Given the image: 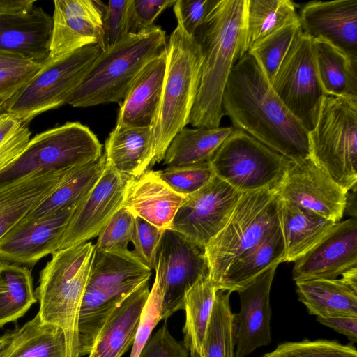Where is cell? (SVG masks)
Returning a JSON list of instances; mask_svg holds the SVG:
<instances>
[{
    "mask_svg": "<svg viewBox=\"0 0 357 357\" xmlns=\"http://www.w3.org/2000/svg\"><path fill=\"white\" fill-rule=\"evenodd\" d=\"M298 16L304 34L326 41L357 61V0L310 1Z\"/></svg>",
    "mask_w": 357,
    "mask_h": 357,
    "instance_id": "cell-20",
    "label": "cell"
},
{
    "mask_svg": "<svg viewBox=\"0 0 357 357\" xmlns=\"http://www.w3.org/2000/svg\"><path fill=\"white\" fill-rule=\"evenodd\" d=\"M174 3V0H130V33H137L153 27L158 15Z\"/></svg>",
    "mask_w": 357,
    "mask_h": 357,
    "instance_id": "cell-47",
    "label": "cell"
},
{
    "mask_svg": "<svg viewBox=\"0 0 357 357\" xmlns=\"http://www.w3.org/2000/svg\"><path fill=\"white\" fill-rule=\"evenodd\" d=\"M42 66L40 63H31L0 69V98L9 100L33 77Z\"/></svg>",
    "mask_w": 357,
    "mask_h": 357,
    "instance_id": "cell-50",
    "label": "cell"
},
{
    "mask_svg": "<svg viewBox=\"0 0 357 357\" xmlns=\"http://www.w3.org/2000/svg\"><path fill=\"white\" fill-rule=\"evenodd\" d=\"M102 144L79 122H67L36 135L21 155L0 174V183L30 173L62 171L98 160Z\"/></svg>",
    "mask_w": 357,
    "mask_h": 357,
    "instance_id": "cell-8",
    "label": "cell"
},
{
    "mask_svg": "<svg viewBox=\"0 0 357 357\" xmlns=\"http://www.w3.org/2000/svg\"><path fill=\"white\" fill-rule=\"evenodd\" d=\"M215 0H176L173 5L177 24L190 36L195 37Z\"/></svg>",
    "mask_w": 357,
    "mask_h": 357,
    "instance_id": "cell-46",
    "label": "cell"
},
{
    "mask_svg": "<svg viewBox=\"0 0 357 357\" xmlns=\"http://www.w3.org/2000/svg\"><path fill=\"white\" fill-rule=\"evenodd\" d=\"M203 56L195 37L177 24L166 47V70L151 127V169L163 160L174 137L189 123L199 86Z\"/></svg>",
    "mask_w": 357,
    "mask_h": 357,
    "instance_id": "cell-3",
    "label": "cell"
},
{
    "mask_svg": "<svg viewBox=\"0 0 357 357\" xmlns=\"http://www.w3.org/2000/svg\"><path fill=\"white\" fill-rule=\"evenodd\" d=\"M77 206L34 221L20 220L0 240V261L33 266L59 250V243Z\"/></svg>",
    "mask_w": 357,
    "mask_h": 357,
    "instance_id": "cell-17",
    "label": "cell"
},
{
    "mask_svg": "<svg viewBox=\"0 0 357 357\" xmlns=\"http://www.w3.org/2000/svg\"><path fill=\"white\" fill-rule=\"evenodd\" d=\"M35 1L0 0V15H17L30 13L34 8Z\"/></svg>",
    "mask_w": 357,
    "mask_h": 357,
    "instance_id": "cell-52",
    "label": "cell"
},
{
    "mask_svg": "<svg viewBox=\"0 0 357 357\" xmlns=\"http://www.w3.org/2000/svg\"><path fill=\"white\" fill-rule=\"evenodd\" d=\"M106 165L105 155L95 162L73 167L60 178L54 188L22 219L34 221L59 210L77 206L94 188Z\"/></svg>",
    "mask_w": 357,
    "mask_h": 357,
    "instance_id": "cell-29",
    "label": "cell"
},
{
    "mask_svg": "<svg viewBox=\"0 0 357 357\" xmlns=\"http://www.w3.org/2000/svg\"><path fill=\"white\" fill-rule=\"evenodd\" d=\"M160 178L174 191L187 196L208 184L215 174L210 162L158 171Z\"/></svg>",
    "mask_w": 357,
    "mask_h": 357,
    "instance_id": "cell-42",
    "label": "cell"
},
{
    "mask_svg": "<svg viewBox=\"0 0 357 357\" xmlns=\"http://www.w3.org/2000/svg\"><path fill=\"white\" fill-rule=\"evenodd\" d=\"M285 248L280 225L256 248L236 260L217 286L236 291L268 268L284 261Z\"/></svg>",
    "mask_w": 357,
    "mask_h": 357,
    "instance_id": "cell-33",
    "label": "cell"
},
{
    "mask_svg": "<svg viewBox=\"0 0 357 357\" xmlns=\"http://www.w3.org/2000/svg\"><path fill=\"white\" fill-rule=\"evenodd\" d=\"M292 270L295 282L335 279L357 266V218L339 221L327 235L303 256Z\"/></svg>",
    "mask_w": 357,
    "mask_h": 357,
    "instance_id": "cell-18",
    "label": "cell"
},
{
    "mask_svg": "<svg viewBox=\"0 0 357 357\" xmlns=\"http://www.w3.org/2000/svg\"><path fill=\"white\" fill-rule=\"evenodd\" d=\"M52 17L41 7L29 13L0 15V50L43 64L50 54Z\"/></svg>",
    "mask_w": 357,
    "mask_h": 357,
    "instance_id": "cell-22",
    "label": "cell"
},
{
    "mask_svg": "<svg viewBox=\"0 0 357 357\" xmlns=\"http://www.w3.org/2000/svg\"><path fill=\"white\" fill-rule=\"evenodd\" d=\"M154 283L160 296V318L166 320L183 309L187 291L201 278L209 276L205 247L178 232L165 229L158 250Z\"/></svg>",
    "mask_w": 357,
    "mask_h": 357,
    "instance_id": "cell-11",
    "label": "cell"
},
{
    "mask_svg": "<svg viewBox=\"0 0 357 357\" xmlns=\"http://www.w3.org/2000/svg\"><path fill=\"white\" fill-rule=\"evenodd\" d=\"M150 294L149 281L130 294L107 319L89 357H121L132 345Z\"/></svg>",
    "mask_w": 357,
    "mask_h": 357,
    "instance_id": "cell-25",
    "label": "cell"
},
{
    "mask_svg": "<svg viewBox=\"0 0 357 357\" xmlns=\"http://www.w3.org/2000/svg\"><path fill=\"white\" fill-rule=\"evenodd\" d=\"M236 128L232 126L215 128H184L172 139L163 158L167 167L190 166L208 162Z\"/></svg>",
    "mask_w": 357,
    "mask_h": 357,
    "instance_id": "cell-32",
    "label": "cell"
},
{
    "mask_svg": "<svg viewBox=\"0 0 357 357\" xmlns=\"http://www.w3.org/2000/svg\"><path fill=\"white\" fill-rule=\"evenodd\" d=\"M278 266L268 268L236 291L241 310L234 315V357H246L271 341L269 295Z\"/></svg>",
    "mask_w": 357,
    "mask_h": 357,
    "instance_id": "cell-19",
    "label": "cell"
},
{
    "mask_svg": "<svg viewBox=\"0 0 357 357\" xmlns=\"http://www.w3.org/2000/svg\"><path fill=\"white\" fill-rule=\"evenodd\" d=\"M166 70V50L142 70L121 104L116 124L151 128L159 104Z\"/></svg>",
    "mask_w": 357,
    "mask_h": 357,
    "instance_id": "cell-26",
    "label": "cell"
},
{
    "mask_svg": "<svg viewBox=\"0 0 357 357\" xmlns=\"http://www.w3.org/2000/svg\"><path fill=\"white\" fill-rule=\"evenodd\" d=\"M247 0H215L195 36L202 56L198 92L189 123L220 127L222 96L229 74L243 55Z\"/></svg>",
    "mask_w": 357,
    "mask_h": 357,
    "instance_id": "cell-2",
    "label": "cell"
},
{
    "mask_svg": "<svg viewBox=\"0 0 357 357\" xmlns=\"http://www.w3.org/2000/svg\"><path fill=\"white\" fill-rule=\"evenodd\" d=\"M218 289L206 276L199 280L185 294L183 309V345L190 357H201V347Z\"/></svg>",
    "mask_w": 357,
    "mask_h": 357,
    "instance_id": "cell-36",
    "label": "cell"
},
{
    "mask_svg": "<svg viewBox=\"0 0 357 357\" xmlns=\"http://www.w3.org/2000/svg\"><path fill=\"white\" fill-rule=\"evenodd\" d=\"M130 0H112L106 4L103 20V50L130 33Z\"/></svg>",
    "mask_w": 357,
    "mask_h": 357,
    "instance_id": "cell-45",
    "label": "cell"
},
{
    "mask_svg": "<svg viewBox=\"0 0 357 357\" xmlns=\"http://www.w3.org/2000/svg\"><path fill=\"white\" fill-rule=\"evenodd\" d=\"M317 320L320 324L344 335L351 342H357V317H317Z\"/></svg>",
    "mask_w": 357,
    "mask_h": 357,
    "instance_id": "cell-51",
    "label": "cell"
},
{
    "mask_svg": "<svg viewBox=\"0 0 357 357\" xmlns=\"http://www.w3.org/2000/svg\"><path fill=\"white\" fill-rule=\"evenodd\" d=\"M310 154L346 192L357 181V99L323 98L314 128L308 132Z\"/></svg>",
    "mask_w": 357,
    "mask_h": 357,
    "instance_id": "cell-7",
    "label": "cell"
},
{
    "mask_svg": "<svg viewBox=\"0 0 357 357\" xmlns=\"http://www.w3.org/2000/svg\"><path fill=\"white\" fill-rule=\"evenodd\" d=\"M185 196L170 188L158 171L149 169L126 182L122 207L160 229H170Z\"/></svg>",
    "mask_w": 357,
    "mask_h": 357,
    "instance_id": "cell-21",
    "label": "cell"
},
{
    "mask_svg": "<svg viewBox=\"0 0 357 357\" xmlns=\"http://www.w3.org/2000/svg\"><path fill=\"white\" fill-rule=\"evenodd\" d=\"M31 135L29 123L6 112H0V174L24 151Z\"/></svg>",
    "mask_w": 357,
    "mask_h": 357,
    "instance_id": "cell-40",
    "label": "cell"
},
{
    "mask_svg": "<svg viewBox=\"0 0 357 357\" xmlns=\"http://www.w3.org/2000/svg\"><path fill=\"white\" fill-rule=\"evenodd\" d=\"M241 194L215 176L205 186L185 197L170 229L205 247L225 225Z\"/></svg>",
    "mask_w": 357,
    "mask_h": 357,
    "instance_id": "cell-13",
    "label": "cell"
},
{
    "mask_svg": "<svg viewBox=\"0 0 357 357\" xmlns=\"http://www.w3.org/2000/svg\"><path fill=\"white\" fill-rule=\"evenodd\" d=\"M7 100H8L4 98H0V112H6Z\"/></svg>",
    "mask_w": 357,
    "mask_h": 357,
    "instance_id": "cell-56",
    "label": "cell"
},
{
    "mask_svg": "<svg viewBox=\"0 0 357 357\" xmlns=\"http://www.w3.org/2000/svg\"><path fill=\"white\" fill-rule=\"evenodd\" d=\"M340 279L296 282L298 299L317 317H357V266Z\"/></svg>",
    "mask_w": 357,
    "mask_h": 357,
    "instance_id": "cell-23",
    "label": "cell"
},
{
    "mask_svg": "<svg viewBox=\"0 0 357 357\" xmlns=\"http://www.w3.org/2000/svg\"><path fill=\"white\" fill-rule=\"evenodd\" d=\"M270 83L287 109L311 131L326 94L318 75L312 40L301 28Z\"/></svg>",
    "mask_w": 357,
    "mask_h": 357,
    "instance_id": "cell-12",
    "label": "cell"
},
{
    "mask_svg": "<svg viewBox=\"0 0 357 357\" xmlns=\"http://www.w3.org/2000/svg\"><path fill=\"white\" fill-rule=\"evenodd\" d=\"M298 20L290 0H247L244 55L266 36Z\"/></svg>",
    "mask_w": 357,
    "mask_h": 357,
    "instance_id": "cell-37",
    "label": "cell"
},
{
    "mask_svg": "<svg viewBox=\"0 0 357 357\" xmlns=\"http://www.w3.org/2000/svg\"><path fill=\"white\" fill-rule=\"evenodd\" d=\"M278 198L335 222L344 214L347 193L309 157L290 160L274 190Z\"/></svg>",
    "mask_w": 357,
    "mask_h": 357,
    "instance_id": "cell-14",
    "label": "cell"
},
{
    "mask_svg": "<svg viewBox=\"0 0 357 357\" xmlns=\"http://www.w3.org/2000/svg\"><path fill=\"white\" fill-rule=\"evenodd\" d=\"M300 29L298 20L287 24L261 39L247 52L255 58L270 82Z\"/></svg>",
    "mask_w": 357,
    "mask_h": 357,
    "instance_id": "cell-39",
    "label": "cell"
},
{
    "mask_svg": "<svg viewBox=\"0 0 357 357\" xmlns=\"http://www.w3.org/2000/svg\"><path fill=\"white\" fill-rule=\"evenodd\" d=\"M31 62L22 56L3 50H0V69L27 65Z\"/></svg>",
    "mask_w": 357,
    "mask_h": 357,
    "instance_id": "cell-53",
    "label": "cell"
},
{
    "mask_svg": "<svg viewBox=\"0 0 357 357\" xmlns=\"http://www.w3.org/2000/svg\"><path fill=\"white\" fill-rule=\"evenodd\" d=\"M105 6L98 0L54 1L50 54L45 62L56 61L88 45H98L103 50Z\"/></svg>",
    "mask_w": 357,
    "mask_h": 357,
    "instance_id": "cell-15",
    "label": "cell"
},
{
    "mask_svg": "<svg viewBox=\"0 0 357 357\" xmlns=\"http://www.w3.org/2000/svg\"><path fill=\"white\" fill-rule=\"evenodd\" d=\"M135 216L121 207L98 234L94 249L103 252L123 250L132 240Z\"/></svg>",
    "mask_w": 357,
    "mask_h": 357,
    "instance_id": "cell-43",
    "label": "cell"
},
{
    "mask_svg": "<svg viewBox=\"0 0 357 357\" xmlns=\"http://www.w3.org/2000/svg\"><path fill=\"white\" fill-rule=\"evenodd\" d=\"M222 106L232 126L289 160L310 156L309 132L281 101L250 54L246 53L234 66Z\"/></svg>",
    "mask_w": 357,
    "mask_h": 357,
    "instance_id": "cell-1",
    "label": "cell"
},
{
    "mask_svg": "<svg viewBox=\"0 0 357 357\" xmlns=\"http://www.w3.org/2000/svg\"><path fill=\"white\" fill-rule=\"evenodd\" d=\"M36 301L30 269L0 261V328L22 317Z\"/></svg>",
    "mask_w": 357,
    "mask_h": 357,
    "instance_id": "cell-35",
    "label": "cell"
},
{
    "mask_svg": "<svg viewBox=\"0 0 357 357\" xmlns=\"http://www.w3.org/2000/svg\"><path fill=\"white\" fill-rule=\"evenodd\" d=\"M94 245L85 242L54 252L40 273L35 293L40 320L64 332L68 357L79 356L78 317Z\"/></svg>",
    "mask_w": 357,
    "mask_h": 357,
    "instance_id": "cell-5",
    "label": "cell"
},
{
    "mask_svg": "<svg viewBox=\"0 0 357 357\" xmlns=\"http://www.w3.org/2000/svg\"><path fill=\"white\" fill-rule=\"evenodd\" d=\"M151 269L128 249L93 250L87 286L107 288L128 296L149 281Z\"/></svg>",
    "mask_w": 357,
    "mask_h": 357,
    "instance_id": "cell-27",
    "label": "cell"
},
{
    "mask_svg": "<svg viewBox=\"0 0 357 357\" xmlns=\"http://www.w3.org/2000/svg\"><path fill=\"white\" fill-rule=\"evenodd\" d=\"M351 192L349 191L347 193V199L344 208V213L350 215L351 218H356V186L353 188Z\"/></svg>",
    "mask_w": 357,
    "mask_h": 357,
    "instance_id": "cell-54",
    "label": "cell"
},
{
    "mask_svg": "<svg viewBox=\"0 0 357 357\" xmlns=\"http://www.w3.org/2000/svg\"><path fill=\"white\" fill-rule=\"evenodd\" d=\"M160 296L155 283L142 310L139 324L132 344L130 357H138L149 340L153 329L160 321Z\"/></svg>",
    "mask_w": 357,
    "mask_h": 357,
    "instance_id": "cell-48",
    "label": "cell"
},
{
    "mask_svg": "<svg viewBox=\"0 0 357 357\" xmlns=\"http://www.w3.org/2000/svg\"><path fill=\"white\" fill-rule=\"evenodd\" d=\"M128 178L106 163L101 177L73 213L58 250L87 242L98 235L122 206Z\"/></svg>",
    "mask_w": 357,
    "mask_h": 357,
    "instance_id": "cell-16",
    "label": "cell"
},
{
    "mask_svg": "<svg viewBox=\"0 0 357 357\" xmlns=\"http://www.w3.org/2000/svg\"><path fill=\"white\" fill-rule=\"evenodd\" d=\"M278 225V197L273 190L241 194L225 225L205 246L209 278L216 288L228 268Z\"/></svg>",
    "mask_w": 357,
    "mask_h": 357,
    "instance_id": "cell-6",
    "label": "cell"
},
{
    "mask_svg": "<svg viewBox=\"0 0 357 357\" xmlns=\"http://www.w3.org/2000/svg\"><path fill=\"white\" fill-rule=\"evenodd\" d=\"M231 292L217 291L201 347V357H234V315Z\"/></svg>",
    "mask_w": 357,
    "mask_h": 357,
    "instance_id": "cell-38",
    "label": "cell"
},
{
    "mask_svg": "<svg viewBox=\"0 0 357 357\" xmlns=\"http://www.w3.org/2000/svg\"><path fill=\"white\" fill-rule=\"evenodd\" d=\"M101 51L98 45H91L56 61L45 62L33 77L7 100L6 112L29 123L38 114L66 105Z\"/></svg>",
    "mask_w": 357,
    "mask_h": 357,
    "instance_id": "cell-10",
    "label": "cell"
},
{
    "mask_svg": "<svg viewBox=\"0 0 357 357\" xmlns=\"http://www.w3.org/2000/svg\"><path fill=\"white\" fill-rule=\"evenodd\" d=\"M151 128L116 124L105 142L106 163L120 174L137 178L149 170Z\"/></svg>",
    "mask_w": 357,
    "mask_h": 357,
    "instance_id": "cell-30",
    "label": "cell"
},
{
    "mask_svg": "<svg viewBox=\"0 0 357 357\" xmlns=\"http://www.w3.org/2000/svg\"><path fill=\"white\" fill-rule=\"evenodd\" d=\"M67 170L36 171L0 183V240L50 194Z\"/></svg>",
    "mask_w": 357,
    "mask_h": 357,
    "instance_id": "cell-24",
    "label": "cell"
},
{
    "mask_svg": "<svg viewBox=\"0 0 357 357\" xmlns=\"http://www.w3.org/2000/svg\"><path fill=\"white\" fill-rule=\"evenodd\" d=\"M3 357H68L64 332L44 323L37 314L15 335Z\"/></svg>",
    "mask_w": 357,
    "mask_h": 357,
    "instance_id": "cell-34",
    "label": "cell"
},
{
    "mask_svg": "<svg viewBox=\"0 0 357 357\" xmlns=\"http://www.w3.org/2000/svg\"><path fill=\"white\" fill-rule=\"evenodd\" d=\"M164 231L139 217H135L131 240L134 245L132 252L151 270H155L157 267L158 250Z\"/></svg>",
    "mask_w": 357,
    "mask_h": 357,
    "instance_id": "cell-44",
    "label": "cell"
},
{
    "mask_svg": "<svg viewBox=\"0 0 357 357\" xmlns=\"http://www.w3.org/2000/svg\"><path fill=\"white\" fill-rule=\"evenodd\" d=\"M263 357H357V351L335 341L304 340L278 344Z\"/></svg>",
    "mask_w": 357,
    "mask_h": 357,
    "instance_id": "cell-41",
    "label": "cell"
},
{
    "mask_svg": "<svg viewBox=\"0 0 357 357\" xmlns=\"http://www.w3.org/2000/svg\"><path fill=\"white\" fill-rule=\"evenodd\" d=\"M284 261H295L319 243L336 222L278 198Z\"/></svg>",
    "mask_w": 357,
    "mask_h": 357,
    "instance_id": "cell-28",
    "label": "cell"
},
{
    "mask_svg": "<svg viewBox=\"0 0 357 357\" xmlns=\"http://www.w3.org/2000/svg\"><path fill=\"white\" fill-rule=\"evenodd\" d=\"M289 161L236 128L209 160L215 175L241 193L274 190Z\"/></svg>",
    "mask_w": 357,
    "mask_h": 357,
    "instance_id": "cell-9",
    "label": "cell"
},
{
    "mask_svg": "<svg viewBox=\"0 0 357 357\" xmlns=\"http://www.w3.org/2000/svg\"><path fill=\"white\" fill-rule=\"evenodd\" d=\"M188 352L183 344L176 340L163 324L149 339L138 357H188Z\"/></svg>",
    "mask_w": 357,
    "mask_h": 357,
    "instance_id": "cell-49",
    "label": "cell"
},
{
    "mask_svg": "<svg viewBox=\"0 0 357 357\" xmlns=\"http://www.w3.org/2000/svg\"><path fill=\"white\" fill-rule=\"evenodd\" d=\"M311 40L318 75L326 96L357 99V61L326 41Z\"/></svg>",
    "mask_w": 357,
    "mask_h": 357,
    "instance_id": "cell-31",
    "label": "cell"
},
{
    "mask_svg": "<svg viewBox=\"0 0 357 357\" xmlns=\"http://www.w3.org/2000/svg\"><path fill=\"white\" fill-rule=\"evenodd\" d=\"M15 330L4 334L0 337V357H3L9 347L15 335Z\"/></svg>",
    "mask_w": 357,
    "mask_h": 357,
    "instance_id": "cell-55",
    "label": "cell"
},
{
    "mask_svg": "<svg viewBox=\"0 0 357 357\" xmlns=\"http://www.w3.org/2000/svg\"><path fill=\"white\" fill-rule=\"evenodd\" d=\"M167 43L165 31L155 25L128 33L101 51L66 104L74 107L121 105L146 63L165 52Z\"/></svg>",
    "mask_w": 357,
    "mask_h": 357,
    "instance_id": "cell-4",
    "label": "cell"
}]
</instances>
